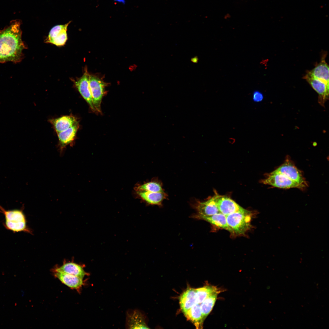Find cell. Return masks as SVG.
<instances>
[{
  "instance_id": "6da1fadb",
  "label": "cell",
  "mask_w": 329,
  "mask_h": 329,
  "mask_svg": "<svg viewBox=\"0 0 329 329\" xmlns=\"http://www.w3.org/2000/svg\"><path fill=\"white\" fill-rule=\"evenodd\" d=\"M261 181L264 184L284 189L296 188L304 190L308 186L302 172L288 156L281 165L266 174Z\"/></svg>"
},
{
  "instance_id": "7a4b0ae2",
  "label": "cell",
  "mask_w": 329,
  "mask_h": 329,
  "mask_svg": "<svg viewBox=\"0 0 329 329\" xmlns=\"http://www.w3.org/2000/svg\"><path fill=\"white\" fill-rule=\"evenodd\" d=\"M20 26V22L15 20L0 31V63H16L22 60L23 51L26 47L22 40Z\"/></svg>"
},
{
  "instance_id": "3957f363",
  "label": "cell",
  "mask_w": 329,
  "mask_h": 329,
  "mask_svg": "<svg viewBox=\"0 0 329 329\" xmlns=\"http://www.w3.org/2000/svg\"><path fill=\"white\" fill-rule=\"evenodd\" d=\"M252 214L251 211L244 209L226 216L227 223L231 230V233L241 235L250 229Z\"/></svg>"
},
{
  "instance_id": "277c9868",
  "label": "cell",
  "mask_w": 329,
  "mask_h": 329,
  "mask_svg": "<svg viewBox=\"0 0 329 329\" xmlns=\"http://www.w3.org/2000/svg\"><path fill=\"white\" fill-rule=\"evenodd\" d=\"M0 212L5 216V226L7 229L14 232H30L27 226L25 216L22 210H7L0 205Z\"/></svg>"
},
{
  "instance_id": "5b68a950",
  "label": "cell",
  "mask_w": 329,
  "mask_h": 329,
  "mask_svg": "<svg viewBox=\"0 0 329 329\" xmlns=\"http://www.w3.org/2000/svg\"><path fill=\"white\" fill-rule=\"evenodd\" d=\"M89 83L94 107L96 112L101 113V104L105 93L106 83L97 76L90 75Z\"/></svg>"
},
{
  "instance_id": "8992f818",
  "label": "cell",
  "mask_w": 329,
  "mask_h": 329,
  "mask_svg": "<svg viewBox=\"0 0 329 329\" xmlns=\"http://www.w3.org/2000/svg\"><path fill=\"white\" fill-rule=\"evenodd\" d=\"M70 23L64 25H57L53 27L50 30L44 42L58 47L64 45L68 39L67 31Z\"/></svg>"
},
{
  "instance_id": "52a82bcc",
  "label": "cell",
  "mask_w": 329,
  "mask_h": 329,
  "mask_svg": "<svg viewBox=\"0 0 329 329\" xmlns=\"http://www.w3.org/2000/svg\"><path fill=\"white\" fill-rule=\"evenodd\" d=\"M90 74L86 68L83 75L80 78L74 80L76 87L84 100L89 105L93 111L96 112L94 107L89 83Z\"/></svg>"
},
{
  "instance_id": "ba28073f",
  "label": "cell",
  "mask_w": 329,
  "mask_h": 329,
  "mask_svg": "<svg viewBox=\"0 0 329 329\" xmlns=\"http://www.w3.org/2000/svg\"><path fill=\"white\" fill-rule=\"evenodd\" d=\"M303 78L318 94L319 102L321 105H324L325 101L328 99L329 83L315 78L307 73Z\"/></svg>"
},
{
  "instance_id": "9c48e42d",
  "label": "cell",
  "mask_w": 329,
  "mask_h": 329,
  "mask_svg": "<svg viewBox=\"0 0 329 329\" xmlns=\"http://www.w3.org/2000/svg\"><path fill=\"white\" fill-rule=\"evenodd\" d=\"M214 195L220 213L225 216L244 209L229 197L219 195L217 193Z\"/></svg>"
},
{
  "instance_id": "30bf717a",
  "label": "cell",
  "mask_w": 329,
  "mask_h": 329,
  "mask_svg": "<svg viewBox=\"0 0 329 329\" xmlns=\"http://www.w3.org/2000/svg\"><path fill=\"white\" fill-rule=\"evenodd\" d=\"M197 213L194 217L197 218L201 216H209L220 213L215 195L203 202H198L195 206Z\"/></svg>"
},
{
  "instance_id": "8fae6325",
  "label": "cell",
  "mask_w": 329,
  "mask_h": 329,
  "mask_svg": "<svg viewBox=\"0 0 329 329\" xmlns=\"http://www.w3.org/2000/svg\"><path fill=\"white\" fill-rule=\"evenodd\" d=\"M126 327L130 329L148 328L143 315L137 310L127 312L126 317Z\"/></svg>"
},
{
  "instance_id": "7c38bea8",
  "label": "cell",
  "mask_w": 329,
  "mask_h": 329,
  "mask_svg": "<svg viewBox=\"0 0 329 329\" xmlns=\"http://www.w3.org/2000/svg\"><path fill=\"white\" fill-rule=\"evenodd\" d=\"M326 56V55H324L320 62L307 73L315 78L329 83V68L325 60Z\"/></svg>"
},
{
  "instance_id": "4fadbf2b",
  "label": "cell",
  "mask_w": 329,
  "mask_h": 329,
  "mask_svg": "<svg viewBox=\"0 0 329 329\" xmlns=\"http://www.w3.org/2000/svg\"><path fill=\"white\" fill-rule=\"evenodd\" d=\"M55 272L73 275L82 279L87 274L81 266L73 262L64 263L61 266L56 268Z\"/></svg>"
},
{
  "instance_id": "5bb4252c",
  "label": "cell",
  "mask_w": 329,
  "mask_h": 329,
  "mask_svg": "<svg viewBox=\"0 0 329 329\" xmlns=\"http://www.w3.org/2000/svg\"><path fill=\"white\" fill-rule=\"evenodd\" d=\"M54 276L62 283L73 289H79L83 284V279L73 275L55 272Z\"/></svg>"
},
{
  "instance_id": "9a60e30c",
  "label": "cell",
  "mask_w": 329,
  "mask_h": 329,
  "mask_svg": "<svg viewBox=\"0 0 329 329\" xmlns=\"http://www.w3.org/2000/svg\"><path fill=\"white\" fill-rule=\"evenodd\" d=\"M79 127L78 122L67 129L57 133L61 150H63L73 141Z\"/></svg>"
},
{
  "instance_id": "2e32d148",
  "label": "cell",
  "mask_w": 329,
  "mask_h": 329,
  "mask_svg": "<svg viewBox=\"0 0 329 329\" xmlns=\"http://www.w3.org/2000/svg\"><path fill=\"white\" fill-rule=\"evenodd\" d=\"M57 133L64 131L78 122L76 118L71 115H65L51 120Z\"/></svg>"
},
{
  "instance_id": "e0dca14e",
  "label": "cell",
  "mask_w": 329,
  "mask_h": 329,
  "mask_svg": "<svg viewBox=\"0 0 329 329\" xmlns=\"http://www.w3.org/2000/svg\"><path fill=\"white\" fill-rule=\"evenodd\" d=\"M137 194L149 204L160 205L165 198L166 195L164 192H154L143 190H136Z\"/></svg>"
},
{
  "instance_id": "ac0fdd59",
  "label": "cell",
  "mask_w": 329,
  "mask_h": 329,
  "mask_svg": "<svg viewBox=\"0 0 329 329\" xmlns=\"http://www.w3.org/2000/svg\"><path fill=\"white\" fill-rule=\"evenodd\" d=\"M197 219L204 220L216 226L231 232V230L227 223L226 216L221 213L209 216H200Z\"/></svg>"
},
{
  "instance_id": "d6986e66",
  "label": "cell",
  "mask_w": 329,
  "mask_h": 329,
  "mask_svg": "<svg viewBox=\"0 0 329 329\" xmlns=\"http://www.w3.org/2000/svg\"><path fill=\"white\" fill-rule=\"evenodd\" d=\"M196 291L193 306L195 304L200 305L201 303L209 295L214 292L220 291V290L215 286L207 285L196 288Z\"/></svg>"
},
{
  "instance_id": "ffe728a7",
  "label": "cell",
  "mask_w": 329,
  "mask_h": 329,
  "mask_svg": "<svg viewBox=\"0 0 329 329\" xmlns=\"http://www.w3.org/2000/svg\"><path fill=\"white\" fill-rule=\"evenodd\" d=\"M220 292L218 291L213 293L201 303L200 308L203 320L211 311Z\"/></svg>"
},
{
  "instance_id": "44dd1931",
  "label": "cell",
  "mask_w": 329,
  "mask_h": 329,
  "mask_svg": "<svg viewBox=\"0 0 329 329\" xmlns=\"http://www.w3.org/2000/svg\"><path fill=\"white\" fill-rule=\"evenodd\" d=\"M138 190L154 192H164L160 184L155 182H150L139 185L136 188V190Z\"/></svg>"
},
{
  "instance_id": "7402d4cb",
  "label": "cell",
  "mask_w": 329,
  "mask_h": 329,
  "mask_svg": "<svg viewBox=\"0 0 329 329\" xmlns=\"http://www.w3.org/2000/svg\"><path fill=\"white\" fill-rule=\"evenodd\" d=\"M264 96L263 94L257 90L254 91L252 95V99L255 102H259L263 99Z\"/></svg>"
},
{
  "instance_id": "603a6c76",
  "label": "cell",
  "mask_w": 329,
  "mask_h": 329,
  "mask_svg": "<svg viewBox=\"0 0 329 329\" xmlns=\"http://www.w3.org/2000/svg\"><path fill=\"white\" fill-rule=\"evenodd\" d=\"M114 0L115 1H116L118 2H119L122 3L123 4H124L125 2V0Z\"/></svg>"
}]
</instances>
